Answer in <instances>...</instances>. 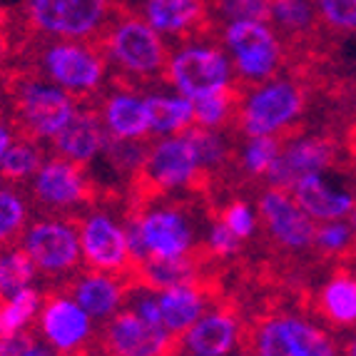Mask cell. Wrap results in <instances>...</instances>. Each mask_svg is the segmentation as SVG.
Masks as SVG:
<instances>
[{
	"instance_id": "1",
	"label": "cell",
	"mask_w": 356,
	"mask_h": 356,
	"mask_svg": "<svg viewBox=\"0 0 356 356\" xmlns=\"http://www.w3.org/2000/svg\"><path fill=\"white\" fill-rule=\"evenodd\" d=\"M135 264L149 259H182L197 254V227L190 209L179 202L137 204L125 222ZM135 269V267H132Z\"/></svg>"
},
{
	"instance_id": "2",
	"label": "cell",
	"mask_w": 356,
	"mask_h": 356,
	"mask_svg": "<svg viewBox=\"0 0 356 356\" xmlns=\"http://www.w3.org/2000/svg\"><path fill=\"white\" fill-rule=\"evenodd\" d=\"M207 172L202 170L197 152L192 147L187 132L172 137H160L152 143L145 154L143 167L132 177L137 204L152 202L175 192L200 190L207 182Z\"/></svg>"
},
{
	"instance_id": "3",
	"label": "cell",
	"mask_w": 356,
	"mask_h": 356,
	"mask_svg": "<svg viewBox=\"0 0 356 356\" xmlns=\"http://www.w3.org/2000/svg\"><path fill=\"white\" fill-rule=\"evenodd\" d=\"M304 90L289 77H269L239 97L234 125L244 137H280L299 120Z\"/></svg>"
},
{
	"instance_id": "4",
	"label": "cell",
	"mask_w": 356,
	"mask_h": 356,
	"mask_svg": "<svg viewBox=\"0 0 356 356\" xmlns=\"http://www.w3.org/2000/svg\"><path fill=\"white\" fill-rule=\"evenodd\" d=\"M20 247L30 254L38 274L53 282L70 280L83 264L77 222L65 214H40L20 234Z\"/></svg>"
},
{
	"instance_id": "5",
	"label": "cell",
	"mask_w": 356,
	"mask_h": 356,
	"mask_svg": "<svg viewBox=\"0 0 356 356\" xmlns=\"http://www.w3.org/2000/svg\"><path fill=\"white\" fill-rule=\"evenodd\" d=\"M28 197L42 214H65L92 207L97 197V187L90 177L88 167L48 154L28 182Z\"/></svg>"
},
{
	"instance_id": "6",
	"label": "cell",
	"mask_w": 356,
	"mask_h": 356,
	"mask_svg": "<svg viewBox=\"0 0 356 356\" xmlns=\"http://www.w3.org/2000/svg\"><path fill=\"white\" fill-rule=\"evenodd\" d=\"M35 334L55 356H85L95 339V319L65 289L42 294Z\"/></svg>"
},
{
	"instance_id": "7",
	"label": "cell",
	"mask_w": 356,
	"mask_h": 356,
	"mask_svg": "<svg viewBox=\"0 0 356 356\" xmlns=\"http://www.w3.org/2000/svg\"><path fill=\"white\" fill-rule=\"evenodd\" d=\"M77 232H80L85 267L120 274L125 280L130 277L135 259H132L125 222H120L110 209L88 207L83 217H77Z\"/></svg>"
},
{
	"instance_id": "8",
	"label": "cell",
	"mask_w": 356,
	"mask_h": 356,
	"mask_svg": "<svg viewBox=\"0 0 356 356\" xmlns=\"http://www.w3.org/2000/svg\"><path fill=\"white\" fill-rule=\"evenodd\" d=\"M77 97L42 80H25L15 92V130L38 143H50L77 113Z\"/></svg>"
},
{
	"instance_id": "9",
	"label": "cell",
	"mask_w": 356,
	"mask_h": 356,
	"mask_svg": "<svg viewBox=\"0 0 356 356\" xmlns=\"http://www.w3.org/2000/svg\"><path fill=\"white\" fill-rule=\"evenodd\" d=\"M232 72L234 67L225 50L212 45H187L167 60L165 75L175 92L197 100V97L234 88Z\"/></svg>"
},
{
	"instance_id": "10",
	"label": "cell",
	"mask_w": 356,
	"mask_h": 356,
	"mask_svg": "<svg viewBox=\"0 0 356 356\" xmlns=\"http://www.w3.org/2000/svg\"><path fill=\"white\" fill-rule=\"evenodd\" d=\"M105 53L125 75L157 77L167 72V48L160 33L147 20L127 18L105 38Z\"/></svg>"
},
{
	"instance_id": "11",
	"label": "cell",
	"mask_w": 356,
	"mask_h": 356,
	"mask_svg": "<svg viewBox=\"0 0 356 356\" xmlns=\"http://www.w3.org/2000/svg\"><path fill=\"white\" fill-rule=\"evenodd\" d=\"M225 45L229 50L232 67L244 83L259 85L282 67V45L267 23H229L225 30Z\"/></svg>"
},
{
	"instance_id": "12",
	"label": "cell",
	"mask_w": 356,
	"mask_h": 356,
	"mask_svg": "<svg viewBox=\"0 0 356 356\" xmlns=\"http://www.w3.org/2000/svg\"><path fill=\"white\" fill-rule=\"evenodd\" d=\"M102 356H179L177 337L160 324H149L130 307L102 321L97 334Z\"/></svg>"
},
{
	"instance_id": "13",
	"label": "cell",
	"mask_w": 356,
	"mask_h": 356,
	"mask_svg": "<svg viewBox=\"0 0 356 356\" xmlns=\"http://www.w3.org/2000/svg\"><path fill=\"white\" fill-rule=\"evenodd\" d=\"M40 67L50 83L72 97H90L105 83V58L100 50L77 42H55L42 50Z\"/></svg>"
},
{
	"instance_id": "14",
	"label": "cell",
	"mask_w": 356,
	"mask_h": 356,
	"mask_svg": "<svg viewBox=\"0 0 356 356\" xmlns=\"http://www.w3.org/2000/svg\"><path fill=\"white\" fill-rule=\"evenodd\" d=\"M257 214L277 247L286 252H307L314 247L316 222L294 202L289 190L269 187L257 200Z\"/></svg>"
},
{
	"instance_id": "15",
	"label": "cell",
	"mask_w": 356,
	"mask_h": 356,
	"mask_svg": "<svg viewBox=\"0 0 356 356\" xmlns=\"http://www.w3.org/2000/svg\"><path fill=\"white\" fill-rule=\"evenodd\" d=\"M107 0H28L33 28L50 38L80 40L105 23Z\"/></svg>"
},
{
	"instance_id": "16",
	"label": "cell",
	"mask_w": 356,
	"mask_h": 356,
	"mask_svg": "<svg viewBox=\"0 0 356 356\" xmlns=\"http://www.w3.org/2000/svg\"><path fill=\"white\" fill-rule=\"evenodd\" d=\"M337 160V147L332 140L319 135H302L282 140L280 157L267 175L269 187L291 190V184L307 175H327Z\"/></svg>"
},
{
	"instance_id": "17",
	"label": "cell",
	"mask_w": 356,
	"mask_h": 356,
	"mask_svg": "<svg viewBox=\"0 0 356 356\" xmlns=\"http://www.w3.org/2000/svg\"><path fill=\"white\" fill-rule=\"evenodd\" d=\"M179 356H232L244 344V329L237 312L229 307H209L177 339Z\"/></svg>"
},
{
	"instance_id": "18",
	"label": "cell",
	"mask_w": 356,
	"mask_h": 356,
	"mask_svg": "<svg viewBox=\"0 0 356 356\" xmlns=\"http://www.w3.org/2000/svg\"><path fill=\"white\" fill-rule=\"evenodd\" d=\"M63 289L75 299L80 307L88 312L95 321H107L115 316L122 307H127L130 299V282L120 274L97 272V269H85L75 272L65 282Z\"/></svg>"
},
{
	"instance_id": "19",
	"label": "cell",
	"mask_w": 356,
	"mask_h": 356,
	"mask_svg": "<svg viewBox=\"0 0 356 356\" xmlns=\"http://www.w3.org/2000/svg\"><path fill=\"white\" fill-rule=\"evenodd\" d=\"M107 140H110V135L102 125L100 113L80 107L70 122L50 140V149H53V154L65 157L75 165L90 167L95 160H100Z\"/></svg>"
},
{
	"instance_id": "20",
	"label": "cell",
	"mask_w": 356,
	"mask_h": 356,
	"mask_svg": "<svg viewBox=\"0 0 356 356\" xmlns=\"http://www.w3.org/2000/svg\"><path fill=\"white\" fill-rule=\"evenodd\" d=\"M294 202L319 225V222L346 220L356 207V195L344 187H334L327 175H307L291 184Z\"/></svg>"
},
{
	"instance_id": "21",
	"label": "cell",
	"mask_w": 356,
	"mask_h": 356,
	"mask_svg": "<svg viewBox=\"0 0 356 356\" xmlns=\"http://www.w3.org/2000/svg\"><path fill=\"white\" fill-rule=\"evenodd\" d=\"M154 297L160 304L162 327L177 339L212 307V302H209L212 297H209L202 280L165 286V289L154 291Z\"/></svg>"
},
{
	"instance_id": "22",
	"label": "cell",
	"mask_w": 356,
	"mask_h": 356,
	"mask_svg": "<svg viewBox=\"0 0 356 356\" xmlns=\"http://www.w3.org/2000/svg\"><path fill=\"white\" fill-rule=\"evenodd\" d=\"M100 120L107 135L115 140H137L143 143L149 137V118L145 97L135 90L120 88L102 100Z\"/></svg>"
},
{
	"instance_id": "23",
	"label": "cell",
	"mask_w": 356,
	"mask_h": 356,
	"mask_svg": "<svg viewBox=\"0 0 356 356\" xmlns=\"http://www.w3.org/2000/svg\"><path fill=\"white\" fill-rule=\"evenodd\" d=\"M316 312L332 327L351 329L356 327V277L349 272L332 274L319 294H316Z\"/></svg>"
},
{
	"instance_id": "24",
	"label": "cell",
	"mask_w": 356,
	"mask_h": 356,
	"mask_svg": "<svg viewBox=\"0 0 356 356\" xmlns=\"http://www.w3.org/2000/svg\"><path fill=\"white\" fill-rule=\"evenodd\" d=\"M149 118V135L154 137H172L182 135L195 125V105L190 97L179 92H152L145 95Z\"/></svg>"
},
{
	"instance_id": "25",
	"label": "cell",
	"mask_w": 356,
	"mask_h": 356,
	"mask_svg": "<svg viewBox=\"0 0 356 356\" xmlns=\"http://www.w3.org/2000/svg\"><path fill=\"white\" fill-rule=\"evenodd\" d=\"M244 349L254 356H304L286 327L284 314L261 316L244 337Z\"/></svg>"
},
{
	"instance_id": "26",
	"label": "cell",
	"mask_w": 356,
	"mask_h": 356,
	"mask_svg": "<svg viewBox=\"0 0 356 356\" xmlns=\"http://www.w3.org/2000/svg\"><path fill=\"white\" fill-rule=\"evenodd\" d=\"M145 18L160 35H182L202 18V0H145Z\"/></svg>"
},
{
	"instance_id": "27",
	"label": "cell",
	"mask_w": 356,
	"mask_h": 356,
	"mask_svg": "<svg viewBox=\"0 0 356 356\" xmlns=\"http://www.w3.org/2000/svg\"><path fill=\"white\" fill-rule=\"evenodd\" d=\"M42 291L35 286L18 291L8 299H0V339L15 337V334L30 332L40 314Z\"/></svg>"
},
{
	"instance_id": "28",
	"label": "cell",
	"mask_w": 356,
	"mask_h": 356,
	"mask_svg": "<svg viewBox=\"0 0 356 356\" xmlns=\"http://www.w3.org/2000/svg\"><path fill=\"white\" fill-rule=\"evenodd\" d=\"M45 147H42L38 140L28 135H20L15 137V143L10 145L8 149L6 160L0 165V179L3 182H10V184H23L30 182V177L40 170V165L45 162Z\"/></svg>"
},
{
	"instance_id": "29",
	"label": "cell",
	"mask_w": 356,
	"mask_h": 356,
	"mask_svg": "<svg viewBox=\"0 0 356 356\" xmlns=\"http://www.w3.org/2000/svg\"><path fill=\"white\" fill-rule=\"evenodd\" d=\"M38 269L20 242L0 247V299H8L18 291L35 286Z\"/></svg>"
},
{
	"instance_id": "30",
	"label": "cell",
	"mask_w": 356,
	"mask_h": 356,
	"mask_svg": "<svg viewBox=\"0 0 356 356\" xmlns=\"http://www.w3.org/2000/svg\"><path fill=\"white\" fill-rule=\"evenodd\" d=\"M30 222V197L18 184H0V247L20 242Z\"/></svg>"
},
{
	"instance_id": "31",
	"label": "cell",
	"mask_w": 356,
	"mask_h": 356,
	"mask_svg": "<svg viewBox=\"0 0 356 356\" xmlns=\"http://www.w3.org/2000/svg\"><path fill=\"white\" fill-rule=\"evenodd\" d=\"M192 105H195V125L207 127V130H220V127L232 125L237 118L239 90H220L212 95L197 97V100H192Z\"/></svg>"
},
{
	"instance_id": "32",
	"label": "cell",
	"mask_w": 356,
	"mask_h": 356,
	"mask_svg": "<svg viewBox=\"0 0 356 356\" xmlns=\"http://www.w3.org/2000/svg\"><path fill=\"white\" fill-rule=\"evenodd\" d=\"M280 137H244L237 152V165L250 179H267L269 170L280 157Z\"/></svg>"
},
{
	"instance_id": "33",
	"label": "cell",
	"mask_w": 356,
	"mask_h": 356,
	"mask_svg": "<svg viewBox=\"0 0 356 356\" xmlns=\"http://www.w3.org/2000/svg\"><path fill=\"white\" fill-rule=\"evenodd\" d=\"M284 319L304 356H341L337 339L324 327H319V324L304 319L299 314H284Z\"/></svg>"
},
{
	"instance_id": "34",
	"label": "cell",
	"mask_w": 356,
	"mask_h": 356,
	"mask_svg": "<svg viewBox=\"0 0 356 356\" xmlns=\"http://www.w3.org/2000/svg\"><path fill=\"white\" fill-rule=\"evenodd\" d=\"M192 147L197 152V160L202 165V170L207 172V177L212 172H220V167H225L229 162V143L220 135V130H207V127L192 125L187 130Z\"/></svg>"
},
{
	"instance_id": "35",
	"label": "cell",
	"mask_w": 356,
	"mask_h": 356,
	"mask_svg": "<svg viewBox=\"0 0 356 356\" xmlns=\"http://www.w3.org/2000/svg\"><path fill=\"white\" fill-rule=\"evenodd\" d=\"M286 35H304L314 23V8L309 0H272V18Z\"/></svg>"
},
{
	"instance_id": "36",
	"label": "cell",
	"mask_w": 356,
	"mask_h": 356,
	"mask_svg": "<svg viewBox=\"0 0 356 356\" xmlns=\"http://www.w3.org/2000/svg\"><path fill=\"white\" fill-rule=\"evenodd\" d=\"M356 234L351 229L349 220L319 222L314 234V250H319L327 257H341L354 247Z\"/></svg>"
},
{
	"instance_id": "37",
	"label": "cell",
	"mask_w": 356,
	"mask_h": 356,
	"mask_svg": "<svg viewBox=\"0 0 356 356\" xmlns=\"http://www.w3.org/2000/svg\"><path fill=\"white\" fill-rule=\"evenodd\" d=\"M220 220L225 222L242 242H247V239H252L257 234L259 214H257L254 204H250L247 200H242V197H234V200H229V202L220 209Z\"/></svg>"
},
{
	"instance_id": "38",
	"label": "cell",
	"mask_w": 356,
	"mask_h": 356,
	"mask_svg": "<svg viewBox=\"0 0 356 356\" xmlns=\"http://www.w3.org/2000/svg\"><path fill=\"white\" fill-rule=\"evenodd\" d=\"M242 247V239L225 225V222L217 217V220L209 222L207 227V237H204V252L214 259H229L234 257Z\"/></svg>"
},
{
	"instance_id": "39",
	"label": "cell",
	"mask_w": 356,
	"mask_h": 356,
	"mask_svg": "<svg viewBox=\"0 0 356 356\" xmlns=\"http://www.w3.org/2000/svg\"><path fill=\"white\" fill-rule=\"evenodd\" d=\"M220 8L229 23L237 20L267 23L272 18V0H220Z\"/></svg>"
},
{
	"instance_id": "40",
	"label": "cell",
	"mask_w": 356,
	"mask_h": 356,
	"mask_svg": "<svg viewBox=\"0 0 356 356\" xmlns=\"http://www.w3.org/2000/svg\"><path fill=\"white\" fill-rule=\"evenodd\" d=\"M321 18L334 30L351 33L356 30V0H316Z\"/></svg>"
},
{
	"instance_id": "41",
	"label": "cell",
	"mask_w": 356,
	"mask_h": 356,
	"mask_svg": "<svg viewBox=\"0 0 356 356\" xmlns=\"http://www.w3.org/2000/svg\"><path fill=\"white\" fill-rule=\"evenodd\" d=\"M0 356H55L48 346L38 339L35 332H23L15 337L0 339Z\"/></svg>"
},
{
	"instance_id": "42",
	"label": "cell",
	"mask_w": 356,
	"mask_h": 356,
	"mask_svg": "<svg viewBox=\"0 0 356 356\" xmlns=\"http://www.w3.org/2000/svg\"><path fill=\"white\" fill-rule=\"evenodd\" d=\"M15 137H18L15 125H10L8 120L0 118V165H3V160H6V154H8V149H10V145L15 143Z\"/></svg>"
},
{
	"instance_id": "43",
	"label": "cell",
	"mask_w": 356,
	"mask_h": 356,
	"mask_svg": "<svg viewBox=\"0 0 356 356\" xmlns=\"http://www.w3.org/2000/svg\"><path fill=\"white\" fill-rule=\"evenodd\" d=\"M339 349H341V356H356V332H351Z\"/></svg>"
},
{
	"instance_id": "44",
	"label": "cell",
	"mask_w": 356,
	"mask_h": 356,
	"mask_svg": "<svg viewBox=\"0 0 356 356\" xmlns=\"http://www.w3.org/2000/svg\"><path fill=\"white\" fill-rule=\"evenodd\" d=\"M346 220H349L351 229H354V234H356V207H354V212H351V214H349V217H346Z\"/></svg>"
},
{
	"instance_id": "45",
	"label": "cell",
	"mask_w": 356,
	"mask_h": 356,
	"mask_svg": "<svg viewBox=\"0 0 356 356\" xmlns=\"http://www.w3.org/2000/svg\"><path fill=\"white\" fill-rule=\"evenodd\" d=\"M6 28V13H3V8H0V30Z\"/></svg>"
},
{
	"instance_id": "46",
	"label": "cell",
	"mask_w": 356,
	"mask_h": 356,
	"mask_svg": "<svg viewBox=\"0 0 356 356\" xmlns=\"http://www.w3.org/2000/svg\"><path fill=\"white\" fill-rule=\"evenodd\" d=\"M232 356H254V354H252V351L244 349V351H234V354H232Z\"/></svg>"
}]
</instances>
